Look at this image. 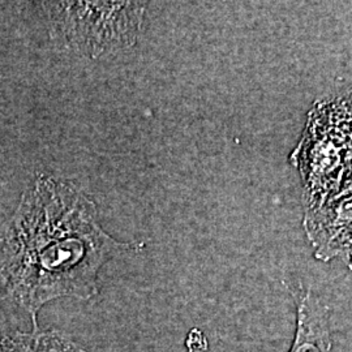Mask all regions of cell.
<instances>
[{
	"instance_id": "3",
	"label": "cell",
	"mask_w": 352,
	"mask_h": 352,
	"mask_svg": "<svg viewBox=\"0 0 352 352\" xmlns=\"http://www.w3.org/2000/svg\"><path fill=\"white\" fill-rule=\"evenodd\" d=\"M291 162L300 173L305 210L324 205L342 192L347 174L346 151L318 103L308 113Z\"/></svg>"
},
{
	"instance_id": "2",
	"label": "cell",
	"mask_w": 352,
	"mask_h": 352,
	"mask_svg": "<svg viewBox=\"0 0 352 352\" xmlns=\"http://www.w3.org/2000/svg\"><path fill=\"white\" fill-rule=\"evenodd\" d=\"M56 34L76 52L97 58L136 43L146 3L58 1L46 3Z\"/></svg>"
},
{
	"instance_id": "8",
	"label": "cell",
	"mask_w": 352,
	"mask_h": 352,
	"mask_svg": "<svg viewBox=\"0 0 352 352\" xmlns=\"http://www.w3.org/2000/svg\"><path fill=\"white\" fill-rule=\"evenodd\" d=\"M350 190H352V183L351 184H350V187L347 188V190H346V192H350ZM343 193H344V192H343Z\"/></svg>"
},
{
	"instance_id": "4",
	"label": "cell",
	"mask_w": 352,
	"mask_h": 352,
	"mask_svg": "<svg viewBox=\"0 0 352 352\" xmlns=\"http://www.w3.org/2000/svg\"><path fill=\"white\" fill-rule=\"evenodd\" d=\"M302 227L317 260L330 261L344 256L352 240V190L305 210Z\"/></svg>"
},
{
	"instance_id": "9",
	"label": "cell",
	"mask_w": 352,
	"mask_h": 352,
	"mask_svg": "<svg viewBox=\"0 0 352 352\" xmlns=\"http://www.w3.org/2000/svg\"><path fill=\"white\" fill-rule=\"evenodd\" d=\"M347 96H349V98H350V100L352 101V91L350 93V94H347Z\"/></svg>"
},
{
	"instance_id": "7",
	"label": "cell",
	"mask_w": 352,
	"mask_h": 352,
	"mask_svg": "<svg viewBox=\"0 0 352 352\" xmlns=\"http://www.w3.org/2000/svg\"><path fill=\"white\" fill-rule=\"evenodd\" d=\"M346 257H347V261H349V266H350V270H351L352 272V253H350V254H347Z\"/></svg>"
},
{
	"instance_id": "6",
	"label": "cell",
	"mask_w": 352,
	"mask_h": 352,
	"mask_svg": "<svg viewBox=\"0 0 352 352\" xmlns=\"http://www.w3.org/2000/svg\"><path fill=\"white\" fill-rule=\"evenodd\" d=\"M0 352H89L56 330L0 331Z\"/></svg>"
},
{
	"instance_id": "1",
	"label": "cell",
	"mask_w": 352,
	"mask_h": 352,
	"mask_svg": "<svg viewBox=\"0 0 352 352\" xmlns=\"http://www.w3.org/2000/svg\"><path fill=\"white\" fill-rule=\"evenodd\" d=\"M141 245L110 236L84 190L42 174L0 226V302L17 304L39 329L46 304L94 298L102 266Z\"/></svg>"
},
{
	"instance_id": "5",
	"label": "cell",
	"mask_w": 352,
	"mask_h": 352,
	"mask_svg": "<svg viewBox=\"0 0 352 352\" xmlns=\"http://www.w3.org/2000/svg\"><path fill=\"white\" fill-rule=\"evenodd\" d=\"M333 338L327 305L312 292L298 300L296 329L289 352H331Z\"/></svg>"
}]
</instances>
